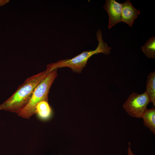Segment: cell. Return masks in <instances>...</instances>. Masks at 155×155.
<instances>
[{
  "label": "cell",
  "mask_w": 155,
  "mask_h": 155,
  "mask_svg": "<svg viewBox=\"0 0 155 155\" xmlns=\"http://www.w3.org/2000/svg\"><path fill=\"white\" fill-rule=\"evenodd\" d=\"M48 73L45 70L28 78L11 96L0 105V109L18 114L27 104L37 86Z\"/></svg>",
  "instance_id": "cell-1"
},
{
  "label": "cell",
  "mask_w": 155,
  "mask_h": 155,
  "mask_svg": "<svg viewBox=\"0 0 155 155\" xmlns=\"http://www.w3.org/2000/svg\"><path fill=\"white\" fill-rule=\"evenodd\" d=\"M96 35L98 44L95 49L83 51L72 58L62 59L49 64L47 66L46 69L47 72L49 73L58 68L67 67L74 72L80 73L87 65L88 59L93 55L100 53L106 55L109 54L111 48L108 47L107 43L103 40L100 29L96 32Z\"/></svg>",
  "instance_id": "cell-2"
},
{
  "label": "cell",
  "mask_w": 155,
  "mask_h": 155,
  "mask_svg": "<svg viewBox=\"0 0 155 155\" xmlns=\"http://www.w3.org/2000/svg\"><path fill=\"white\" fill-rule=\"evenodd\" d=\"M56 69L49 72L40 82L35 88L27 104L17 115L23 118L28 119L36 114V106L41 101H48L49 91L57 76Z\"/></svg>",
  "instance_id": "cell-3"
},
{
  "label": "cell",
  "mask_w": 155,
  "mask_h": 155,
  "mask_svg": "<svg viewBox=\"0 0 155 155\" xmlns=\"http://www.w3.org/2000/svg\"><path fill=\"white\" fill-rule=\"evenodd\" d=\"M151 102L150 97L146 91L141 94L133 92L123 103V107L130 116L141 118L148 105Z\"/></svg>",
  "instance_id": "cell-4"
},
{
  "label": "cell",
  "mask_w": 155,
  "mask_h": 155,
  "mask_svg": "<svg viewBox=\"0 0 155 155\" xmlns=\"http://www.w3.org/2000/svg\"><path fill=\"white\" fill-rule=\"evenodd\" d=\"M103 7L107 11L109 16V29L121 22V3L115 0H106Z\"/></svg>",
  "instance_id": "cell-5"
},
{
  "label": "cell",
  "mask_w": 155,
  "mask_h": 155,
  "mask_svg": "<svg viewBox=\"0 0 155 155\" xmlns=\"http://www.w3.org/2000/svg\"><path fill=\"white\" fill-rule=\"evenodd\" d=\"M121 4V22L132 27L134 20L140 14V11L134 7L129 0L125 1Z\"/></svg>",
  "instance_id": "cell-6"
},
{
  "label": "cell",
  "mask_w": 155,
  "mask_h": 155,
  "mask_svg": "<svg viewBox=\"0 0 155 155\" xmlns=\"http://www.w3.org/2000/svg\"><path fill=\"white\" fill-rule=\"evenodd\" d=\"M141 118L144 120V125L154 134H155V108L146 109Z\"/></svg>",
  "instance_id": "cell-7"
},
{
  "label": "cell",
  "mask_w": 155,
  "mask_h": 155,
  "mask_svg": "<svg viewBox=\"0 0 155 155\" xmlns=\"http://www.w3.org/2000/svg\"><path fill=\"white\" fill-rule=\"evenodd\" d=\"M52 110L48 101H43L39 103L36 106V114L40 119L46 120L51 116Z\"/></svg>",
  "instance_id": "cell-8"
},
{
  "label": "cell",
  "mask_w": 155,
  "mask_h": 155,
  "mask_svg": "<svg viewBox=\"0 0 155 155\" xmlns=\"http://www.w3.org/2000/svg\"><path fill=\"white\" fill-rule=\"evenodd\" d=\"M146 91L150 95L151 102L155 106V71L148 75L146 84Z\"/></svg>",
  "instance_id": "cell-9"
},
{
  "label": "cell",
  "mask_w": 155,
  "mask_h": 155,
  "mask_svg": "<svg viewBox=\"0 0 155 155\" xmlns=\"http://www.w3.org/2000/svg\"><path fill=\"white\" fill-rule=\"evenodd\" d=\"M141 49L143 53L148 58H155V37L153 36L149 39Z\"/></svg>",
  "instance_id": "cell-10"
},
{
  "label": "cell",
  "mask_w": 155,
  "mask_h": 155,
  "mask_svg": "<svg viewBox=\"0 0 155 155\" xmlns=\"http://www.w3.org/2000/svg\"><path fill=\"white\" fill-rule=\"evenodd\" d=\"M127 155H134L131 150L130 143V142H128V147L127 149Z\"/></svg>",
  "instance_id": "cell-11"
},
{
  "label": "cell",
  "mask_w": 155,
  "mask_h": 155,
  "mask_svg": "<svg viewBox=\"0 0 155 155\" xmlns=\"http://www.w3.org/2000/svg\"></svg>",
  "instance_id": "cell-12"
}]
</instances>
